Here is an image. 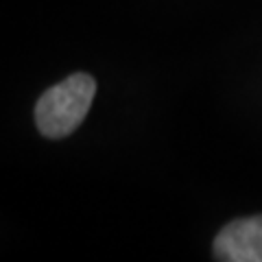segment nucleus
I'll return each instance as SVG.
<instances>
[{"label":"nucleus","instance_id":"obj_1","mask_svg":"<svg viewBox=\"0 0 262 262\" xmlns=\"http://www.w3.org/2000/svg\"><path fill=\"white\" fill-rule=\"evenodd\" d=\"M96 94V81L79 72L39 96L35 105L37 129L46 138H66L83 122Z\"/></svg>","mask_w":262,"mask_h":262},{"label":"nucleus","instance_id":"obj_2","mask_svg":"<svg viewBox=\"0 0 262 262\" xmlns=\"http://www.w3.org/2000/svg\"><path fill=\"white\" fill-rule=\"evenodd\" d=\"M214 258L221 262H262V214L227 223L214 238Z\"/></svg>","mask_w":262,"mask_h":262}]
</instances>
